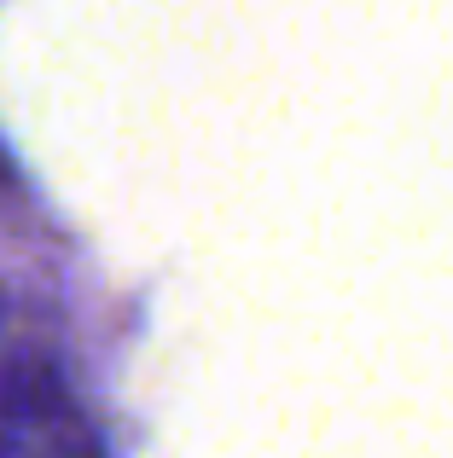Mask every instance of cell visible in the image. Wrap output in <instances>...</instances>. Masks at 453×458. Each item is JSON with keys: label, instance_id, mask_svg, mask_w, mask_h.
Instances as JSON below:
<instances>
[{"label": "cell", "instance_id": "1", "mask_svg": "<svg viewBox=\"0 0 453 458\" xmlns=\"http://www.w3.org/2000/svg\"><path fill=\"white\" fill-rule=\"evenodd\" d=\"M0 458H105L58 360L30 336L0 348Z\"/></svg>", "mask_w": 453, "mask_h": 458}]
</instances>
